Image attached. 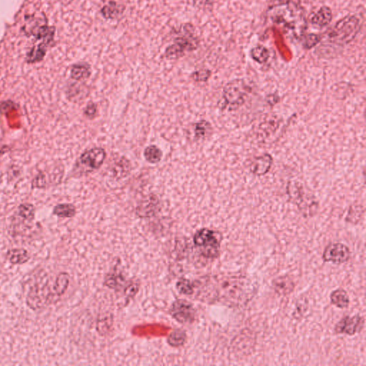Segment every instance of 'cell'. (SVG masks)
Listing matches in <instances>:
<instances>
[{"label":"cell","instance_id":"7402d4cb","mask_svg":"<svg viewBox=\"0 0 366 366\" xmlns=\"http://www.w3.org/2000/svg\"><path fill=\"white\" fill-rule=\"evenodd\" d=\"M53 214L60 217H72L76 214V208L72 204H60L55 207Z\"/></svg>","mask_w":366,"mask_h":366},{"label":"cell","instance_id":"f1b7e54d","mask_svg":"<svg viewBox=\"0 0 366 366\" xmlns=\"http://www.w3.org/2000/svg\"><path fill=\"white\" fill-rule=\"evenodd\" d=\"M177 288L181 293L186 295H191L193 293L194 286L189 280H181L178 282Z\"/></svg>","mask_w":366,"mask_h":366},{"label":"cell","instance_id":"4fadbf2b","mask_svg":"<svg viewBox=\"0 0 366 366\" xmlns=\"http://www.w3.org/2000/svg\"><path fill=\"white\" fill-rule=\"evenodd\" d=\"M273 287L274 291L281 296H287L293 291L295 284L293 280L288 275L280 276L273 281Z\"/></svg>","mask_w":366,"mask_h":366},{"label":"cell","instance_id":"5b68a950","mask_svg":"<svg viewBox=\"0 0 366 366\" xmlns=\"http://www.w3.org/2000/svg\"><path fill=\"white\" fill-rule=\"evenodd\" d=\"M250 88L244 80L236 79L225 85L223 91L225 104L229 108L236 109L241 106L246 100Z\"/></svg>","mask_w":366,"mask_h":366},{"label":"cell","instance_id":"9a60e30c","mask_svg":"<svg viewBox=\"0 0 366 366\" xmlns=\"http://www.w3.org/2000/svg\"><path fill=\"white\" fill-rule=\"evenodd\" d=\"M71 77L77 81H83L91 75V67L88 63H78L74 64L71 69Z\"/></svg>","mask_w":366,"mask_h":366},{"label":"cell","instance_id":"44dd1931","mask_svg":"<svg viewBox=\"0 0 366 366\" xmlns=\"http://www.w3.org/2000/svg\"><path fill=\"white\" fill-rule=\"evenodd\" d=\"M250 55L254 61L260 64H263L269 59L270 53L264 46L258 45L252 49Z\"/></svg>","mask_w":366,"mask_h":366},{"label":"cell","instance_id":"cb8c5ba5","mask_svg":"<svg viewBox=\"0 0 366 366\" xmlns=\"http://www.w3.org/2000/svg\"><path fill=\"white\" fill-rule=\"evenodd\" d=\"M129 173H130V162L125 158L121 159L115 165V176L118 178H124Z\"/></svg>","mask_w":366,"mask_h":366},{"label":"cell","instance_id":"603a6c76","mask_svg":"<svg viewBox=\"0 0 366 366\" xmlns=\"http://www.w3.org/2000/svg\"><path fill=\"white\" fill-rule=\"evenodd\" d=\"M185 51L183 48H181L179 45L173 43V45L167 47L166 50H165V57L166 59L173 61V60H178L182 58L185 55Z\"/></svg>","mask_w":366,"mask_h":366},{"label":"cell","instance_id":"e0dca14e","mask_svg":"<svg viewBox=\"0 0 366 366\" xmlns=\"http://www.w3.org/2000/svg\"><path fill=\"white\" fill-rule=\"evenodd\" d=\"M330 299L331 304L339 308H346L349 306V296L347 292L343 289L334 290L331 293Z\"/></svg>","mask_w":366,"mask_h":366},{"label":"cell","instance_id":"2e32d148","mask_svg":"<svg viewBox=\"0 0 366 366\" xmlns=\"http://www.w3.org/2000/svg\"><path fill=\"white\" fill-rule=\"evenodd\" d=\"M6 258L14 265H21L30 260V255L25 249L15 248L8 250Z\"/></svg>","mask_w":366,"mask_h":366},{"label":"cell","instance_id":"d4e9b609","mask_svg":"<svg viewBox=\"0 0 366 366\" xmlns=\"http://www.w3.org/2000/svg\"><path fill=\"white\" fill-rule=\"evenodd\" d=\"M185 339V333L182 330H176L169 336L168 343L172 346L178 347L184 343Z\"/></svg>","mask_w":366,"mask_h":366},{"label":"cell","instance_id":"5bb4252c","mask_svg":"<svg viewBox=\"0 0 366 366\" xmlns=\"http://www.w3.org/2000/svg\"><path fill=\"white\" fill-rule=\"evenodd\" d=\"M125 9V6L115 1H110L101 9L100 13L106 20H115L121 17Z\"/></svg>","mask_w":366,"mask_h":366},{"label":"cell","instance_id":"4316f807","mask_svg":"<svg viewBox=\"0 0 366 366\" xmlns=\"http://www.w3.org/2000/svg\"><path fill=\"white\" fill-rule=\"evenodd\" d=\"M209 129H211L209 123L206 122V121H200V122L197 123L196 125H195V137H198V138L206 137Z\"/></svg>","mask_w":366,"mask_h":366},{"label":"cell","instance_id":"8992f818","mask_svg":"<svg viewBox=\"0 0 366 366\" xmlns=\"http://www.w3.org/2000/svg\"><path fill=\"white\" fill-rule=\"evenodd\" d=\"M106 158V152L102 148H93L85 151L80 156L79 163L83 172L91 173L98 170Z\"/></svg>","mask_w":366,"mask_h":366},{"label":"cell","instance_id":"f546056e","mask_svg":"<svg viewBox=\"0 0 366 366\" xmlns=\"http://www.w3.org/2000/svg\"><path fill=\"white\" fill-rule=\"evenodd\" d=\"M194 7L202 9H209L213 7L214 0H190Z\"/></svg>","mask_w":366,"mask_h":366},{"label":"cell","instance_id":"7a4b0ae2","mask_svg":"<svg viewBox=\"0 0 366 366\" xmlns=\"http://www.w3.org/2000/svg\"><path fill=\"white\" fill-rule=\"evenodd\" d=\"M268 12L274 23L282 25L288 30H300L305 26V20L302 9L292 1L275 6Z\"/></svg>","mask_w":366,"mask_h":366},{"label":"cell","instance_id":"ac0fdd59","mask_svg":"<svg viewBox=\"0 0 366 366\" xmlns=\"http://www.w3.org/2000/svg\"><path fill=\"white\" fill-rule=\"evenodd\" d=\"M34 208L32 205L25 203L19 206L16 213V220L19 222H31L34 219Z\"/></svg>","mask_w":366,"mask_h":366},{"label":"cell","instance_id":"8fae6325","mask_svg":"<svg viewBox=\"0 0 366 366\" xmlns=\"http://www.w3.org/2000/svg\"><path fill=\"white\" fill-rule=\"evenodd\" d=\"M159 205H160V202H159L158 198L154 195H150L140 203V206L137 207V214L142 217L152 215L157 213Z\"/></svg>","mask_w":366,"mask_h":366},{"label":"cell","instance_id":"9c48e42d","mask_svg":"<svg viewBox=\"0 0 366 366\" xmlns=\"http://www.w3.org/2000/svg\"><path fill=\"white\" fill-rule=\"evenodd\" d=\"M365 325V320L360 315L345 316L336 325V334L353 336L361 332Z\"/></svg>","mask_w":366,"mask_h":366},{"label":"cell","instance_id":"484cf974","mask_svg":"<svg viewBox=\"0 0 366 366\" xmlns=\"http://www.w3.org/2000/svg\"><path fill=\"white\" fill-rule=\"evenodd\" d=\"M321 40V37L318 34H310L304 37L302 40V45H304V48L307 50L313 48L318 45Z\"/></svg>","mask_w":366,"mask_h":366},{"label":"cell","instance_id":"3957f363","mask_svg":"<svg viewBox=\"0 0 366 366\" xmlns=\"http://www.w3.org/2000/svg\"><path fill=\"white\" fill-rule=\"evenodd\" d=\"M361 29V22L356 16H347L336 24L328 37L331 42L345 45L355 39Z\"/></svg>","mask_w":366,"mask_h":366},{"label":"cell","instance_id":"d6986e66","mask_svg":"<svg viewBox=\"0 0 366 366\" xmlns=\"http://www.w3.org/2000/svg\"><path fill=\"white\" fill-rule=\"evenodd\" d=\"M145 160L151 164L160 162L162 157V151L156 145H150L145 148L144 152Z\"/></svg>","mask_w":366,"mask_h":366},{"label":"cell","instance_id":"6da1fadb","mask_svg":"<svg viewBox=\"0 0 366 366\" xmlns=\"http://www.w3.org/2000/svg\"><path fill=\"white\" fill-rule=\"evenodd\" d=\"M198 296L208 303H221L229 307L245 305L255 294V288L243 275H215L198 282Z\"/></svg>","mask_w":366,"mask_h":366},{"label":"cell","instance_id":"30bf717a","mask_svg":"<svg viewBox=\"0 0 366 366\" xmlns=\"http://www.w3.org/2000/svg\"><path fill=\"white\" fill-rule=\"evenodd\" d=\"M272 164V157L268 154H263L252 161L250 170L256 176H263L269 171Z\"/></svg>","mask_w":366,"mask_h":366},{"label":"cell","instance_id":"ffe728a7","mask_svg":"<svg viewBox=\"0 0 366 366\" xmlns=\"http://www.w3.org/2000/svg\"><path fill=\"white\" fill-rule=\"evenodd\" d=\"M47 43L43 42L37 47H33L30 53L28 55L27 61L29 63H35L42 61L46 54V47Z\"/></svg>","mask_w":366,"mask_h":366},{"label":"cell","instance_id":"d6a6232c","mask_svg":"<svg viewBox=\"0 0 366 366\" xmlns=\"http://www.w3.org/2000/svg\"><path fill=\"white\" fill-rule=\"evenodd\" d=\"M73 1V0H64V1L66 3V4H69V3H70L71 1Z\"/></svg>","mask_w":366,"mask_h":366},{"label":"cell","instance_id":"52a82bcc","mask_svg":"<svg viewBox=\"0 0 366 366\" xmlns=\"http://www.w3.org/2000/svg\"><path fill=\"white\" fill-rule=\"evenodd\" d=\"M351 258V251L345 244L336 243L328 244L323 255V261L334 264L346 263Z\"/></svg>","mask_w":366,"mask_h":366},{"label":"cell","instance_id":"83f0119b","mask_svg":"<svg viewBox=\"0 0 366 366\" xmlns=\"http://www.w3.org/2000/svg\"><path fill=\"white\" fill-rule=\"evenodd\" d=\"M211 75V72L209 69H200V70L194 72L191 75V77L195 82H206Z\"/></svg>","mask_w":366,"mask_h":366},{"label":"cell","instance_id":"1f68e13d","mask_svg":"<svg viewBox=\"0 0 366 366\" xmlns=\"http://www.w3.org/2000/svg\"><path fill=\"white\" fill-rule=\"evenodd\" d=\"M9 151V149L7 146H5V145L0 146V157H1V156H2L3 154H5V153Z\"/></svg>","mask_w":366,"mask_h":366},{"label":"cell","instance_id":"4dcf8cb0","mask_svg":"<svg viewBox=\"0 0 366 366\" xmlns=\"http://www.w3.org/2000/svg\"><path fill=\"white\" fill-rule=\"evenodd\" d=\"M97 113V105L94 102H91L85 107L84 114L89 119H93L96 116Z\"/></svg>","mask_w":366,"mask_h":366},{"label":"cell","instance_id":"7c38bea8","mask_svg":"<svg viewBox=\"0 0 366 366\" xmlns=\"http://www.w3.org/2000/svg\"><path fill=\"white\" fill-rule=\"evenodd\" d=\"M332 20L333 13L331 8L323 6L312 16L310 23L318 28H325L331 23Z\"/></svg>","mask_w":366,"mask_h":366},{"label":"cell","instance_id":"ba28073f","mask_svg":"<svg viewBox=\"0 0 366 366\" xmlns=\"http://www.w3.org/2000/svg\"><path fill=\"white\" fill-rule=\"evenodd\" d=\"M170 313L173 318L183 324H189L194 321L195 310L188 301L178 300L172 306Z\"/></svg>","mask_w":366,"mask_h":366},{"label":"cell","instance_id":"277c9868","mask_svg":"<svg viewBox=\"0 0 366 366\" xmlns=\"http://www.w3.org/2000/svg\"><path fill=\"white\" fill-rule=\"evenodd\" d=\"M194 244L205 258L214 259L218 257L220 241L214 230L207 228L198 230L194 236Z\"/></svg>","mask_w":366,"mask_h":366}]
</instances>
